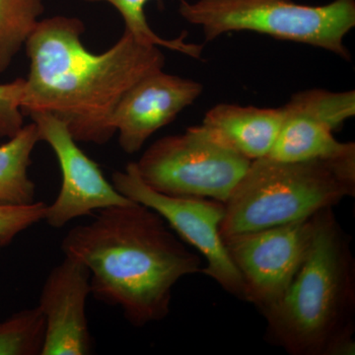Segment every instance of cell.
Returning a JSON list of instances; mask_svg holds the SVG:
<instances>
[{
  "instance_id": "obj_1",
  "label": "cell",
  "mask_w": 355,
  "mask_h": 355,
  "mask_svg": "<svg viewBox=\"0 0 355 355\" xmlns=\"http://www.w3.org/2000/svg\"><path fill=\"white\" fill-rule=\"evenodd\" d=\"M80 19L53 16L40 20L25 44L30 60L20 108L23 114H53L77 142L107 144L116 135L112 116L128 89L163 69L160 46L125 31L105 53L84 46Z\"/></svg>"
},
{
  "instance_id": "obj_2",
  "label": "cell",
  "mask_w": 355,
  "mask_h": 355,
  "mask_svg": "<svg viewBox=\"0 0 355 355\" xmlns=\"http://www.w3.org/2000/svg\"><path fill=\"white\" fill-rule=\"evenodd\" d=\"M62 250L90 270L91 294L120 307L135 328L163 321L177 282L203 266L157 212L135 202L99 210L70 229Z\"/></svg>"
},
{
  "instance_id": "obj_3",
  "label": "cell",
  "mask_w": 355,
  "mask_h": 355,
  "mask_svg": "<svg viewBox=\"0 0 355 355\" xmlns=\"http://www.w3.org/2000/svg\"><path fill=\"white\" fill-rule=\"evenodd\" d=\"M333 209L314 214L304 261L282 298L261 313L266 342L288 354H354L355 261Z\"/></svg>"
},
{
  "instance_id": "obj_4",
  "label": "cell",
  "mask_w": 355,
  "mask_h": 355,
  "mask_svg": "<svg viewBox=\"0 0 355 355\" xmlns=\"http://www.w3.org/2000/svg\"><path fill=\"white\" fill-rule=\"evenodd\" d=\"M354 195L355 158L256 159L224 203L221 238L301 220Z\"/></svg>"
},
{
  "instance_id": "obj_5",
  "label": "cell",
  "mask_w": 355,
  "mask_h": 355,
  "mask_svg": "<svg viewBox=\"0 0 355 355\" xmlns=\"http://www.w3.org/2000/svg\"><path fill=\"white\" fill-rule=\"evenodd\" d=\"M179 12L202 28L207 42L230 32H257L350 60L343 41L355 26V0H335L321 6L293 0H181Z\"/></svg>"
},
{
  "instance_id": "obj_6",
  "label": "cell",
  "mask_w": 355,
  "mask_h": 355,
  "mask_svg": "<svg viewBox=\"0 0 355 355\" xmlns=\"http://www.w3.org/2000/svg\"><path fill=\"white\" fill-rule=\"evenodd\" d=\"M135 164L142 182L163 195L225 203L251 160L217 144L198 125L156 140Z\"/></svg>"
},
{
  "instance_id": "obj_7",
  "label": "cell",
  "mask_w": 355,
  "mask_h": 355,
  "mask_svg": "<svg viewBox=\"0 0 355 355\" xmlns=\"http://www.w3.org/2000/svg\"><path fill=\"white\" fill-rule=\"evenodd\" d=\"M112 184L132 202L157 212L178 236L205 259L202 273L223 291L246 302L244 282L231 261L220 235L224 203L211 198L173 197L149 188L140 179L135 162L114 172Z\"/></svg>"
},
{
  "instance_id": "obj_8",
  "label": "cell",
  "mask_w": 355,
  "mask_h": 355,
  "mask_svg": "<svg viewBox=\"0 0 355 355\" xmlns=\"http://www.w3.org/2000/svg\"><path fill=\"white\" fill-rule=\"evenodd\" d=\"M313 216L223 240L244 282L246 302L261 314L282 298L304 261Z\"/></svg>"
},
{
  "instance_id": "obj_9",
  "label": "cell",
  "mask_w": 355,
  "mask_h": 355,
  "mask_svg": "<svg viewBox=\"0 0 355 355\" xmlns=\"http://www.w3.org/2000/svg\"><path fill=\"white\" fill-rule=\"evenodd\" d=\"M38 128L40 141L53 149L62 171V188L55 202L46 205L44 220L62 228L80 217L114 205L132 203L107 181L99 165L89 158L70 133L64 121L49 113L30 114Z\"/></svg>"
},
{
  "instance_id": "obj_10",
  "label": "cell",
  "mask_w": 355,
  "mask_h": 355,
  "mask_svg": "<svg viewBox=\"0 0 355 355\" xmlns=\"http://www.w3.org/2000/svg\"><path fill=\"white\" fill-rule=\"evenodd\" d=\"M202 93L200 83L163 69L140 79L123 96L112 116L121 148L127 154L139 153L151 135L172 123Z\"/></svg>"
},
{
  "instance_id": "obj_11",
  "label": "cell",
  "mask_w": 355,
  "mask_h": 355,
  "mask_svg": "<svg viewBox=\"0 0 355 355\" xmlns=\"http://www.w3.org/2000/svg\"><path fill=\"white\" fill-rule=\"evenodd\" d=\"M91 273L83 261L64 256L49 273L39 305L46 321L42 355H85L92 352L86 301Z\"/></svg>"
},
{
  "instance_id": "obj_12",
  "label": "cell",
  "mask_w": 355,
  "mask_h": 355,
  "mask_svg": "<svg viewBox=\"0 0 355 355\" xmlns=\"http://www.w3.org/2000/svg\"><path fill=\"white\" fill-rule=\"evenodd\" d=\"M282 121V108L219 104L207 112L200 127L217 144L253 161L270 153Z\"/></svg>"
},
{
  "instance_id": "obj_13",
  "label": "cell",
  "mask_w": 355,
  "mask_h": 355,
  "mask_svg": "<svg viewBox=\"0 0 355 355\" xmlns=\"http://www.w3.org/2000/svg\"><path fill=\"white\" fill-rule=\"evenodd\" d=\"M282 108V128L266 157L284 162L355 158L354 142L338 141L323 121L286 106Z\"/></svg>"
},
{
  "instance_id": "obj_14",
  "label": "cell",
  "mask_w": 355,
  "mask_h": 355,
  "mask_svg": "<svg viewBox=\"0 0 355 355\" xmlns=\"http://www.w3.org/2000/svg\"><path fill=\"white\" fill-rule=\"evenodd\" d=\"M39 141L38 128L32 121L0 146V205L17 207L37 202L36 186L28 170Z\"/></svg>"
},
{
  "instance_id": "obj_15",
  "label": "cell",
  "mask_w": 355,
  "mask_h": 355,
  "mask_svg": "<svg viewBox=\"0 0 355 355\" xmlns=\"http://www.w3.org/2000/svg\"><path fill=\"white\" fill-rule=\"evenodd\" d=\"M44 11L43 0H0V73L12 64Z\"/></svg>"
},
{
  "instance_id": "obj_16",
  "label": "cell",
  "mask_w": 355,
  "mask_h": 355,
  "mask_svg": "<svg viewBox=\"0 0 355 355\" xmlns=\"http://www.w3.org/2000/svg\"><path fill=\"white\" fill-rule=\"evenodd\" d=\"M46 321L38 306L0 322V355H42Z\"/></svg>"
},
{
  "instance_id": "obj_17",
  "label": "cell",
  "mask_w": 355,
  "mask_h": 355,
  "mask_svg": "<svg viewBox=\"0 0 355 355\" xmlns=\"http://www.w3.org/2000/svg\"><path fill=\"white\" fill-rule=\"evenodd\" d=\"M286 107L323 121L336 132L355 114V92L311 89L294 95Z\"/></svg>"
},
{
  "instance_id": "obj_18",
  "label": "cell",
  "mask_w": 355,
  "mask_h": 355,
  "mask_svg": "<svg viewBox=\"0 0 355 355\" xmlns=\"http://www.w3.org/2000/svg\"><path fill=\"white\" fill-rule=\"evenodd\" d=\"M86 2H108L113 6L125 21V31L142 43L166 48L168 50L179 51L193 58L202 57L203 46L200 44L187 43V35H181L179 38L168 40L158 36L151 29L146 20L144 7L149 0H83Z\"/></svg>"
},
{
  "instance_id": "obj_19",
  "label": "cell",
  "mask_w": 355,
  "mask_h": 355,
  "mask_svg": "<svg viewBox=\"0 0 355 355\" xmlns=\"http://www.w3.org/2000/svg\"><path fill=\"white\" fill-rule=\"evenodd\" d=\"M46 210V205L43 202L17 207L0 205V239L6 246L10 244L26 229L44 220Z\"/></svg>"
},
{
  "instance_id": "obj_20",
  "label": "cell",
  "mask_w": 355,
  "mask_h": 355,
  "mask_svg": "<svg viewBox=\"0 0 355 355\" xmlns=\"http://www.w3.org/2000/svg\"><path fill=\"white\" fill-rule=\"evenodd\" d=\"M24 85V78L0 84V137L11 139L24 125L20 108Z\"/></svg>"
},
{
  "instance_id": "obj_21",
  "label": "cell",
  "mask_w": 355,
  "mask_h": 355,
  "mask_svg": "<svg viewBox=\"0 0 355 355\" xmlns=\"http://www.w3.org/2000/svg\"><path fill=\"white\" fill-rule=\"evenodd\" d=\"M6 244L3 241H2L1 239H0V250L2 249V248L6 247Z\"/></svg>"
}]
</instances>
